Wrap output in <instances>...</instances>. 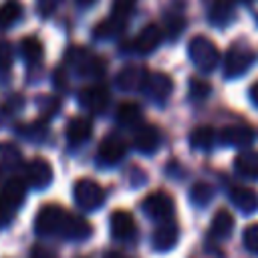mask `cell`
Masks as SVG:
<instances>
[{"label":"cell","instance_id":"33","mask_svg":"<svg viewBox=\"0 0 258 258\" xmlns=\"http://www.w3.org/2000/svg\"><path fill=\"white\" fill-rule=\"evenodd\" d=\"M12 69V46L0 40V79L8 77Z\"/></svg>","mask_w":258,"mask_h":258},{"label":"cell","instance_id":"30","mask_svg":"<svg viewBox=\"0 0 258 258\" xmlns=\"http://www.w3.org/2000/svg\"><path fill=\"white\" fill-rule=\"evenodd\" d=\"M212 198H214V187L206 181H198L189 189V202L198 208H206L212 202Z\"/></svg>","mask_w":258,"mask_h":258},{"label":"cell","instance_id":"34","mask_svg":"<svg viewBox=\"0 0 258 258\" xmlns=\"http://www.w3.org/2000/svg\"><path fill=\"white\" fill-rule=\"evenodd\" d=\"M244 246L250 254L258 256V224H252L244 230Z\"/></svg>","mask_w":258,"mask_h":258},{"label":"cell","instance_id":"9","mask_svg":"<svg viewBox=\"0 0 258 258\" xmlns=\"http://www.w3.org/2000/svg\"><path fill=\"white\" fill-rule=\"evenodd\" d=\"M147 75H149V71L143 64H127L117 73L115 85L125 93H135V91L143 89Z\"/></svg>","mask_w":258,"mask_h":258},{"label":"cell","instance_id":"19","mask_svg":"<svg viewBox=\"0 0 258 258\" xmlns=\"http://www.w3.org/2000/svg\"><path fill=\"white\" fill-rule=\"evenodd\" d=\"M22 167V153L14 143L0 141V175H12Z\"/></svg>","mask_w":258,"mask_h":258},{"label":"cell","instance_id":"12","mask_svg":"<svg viewBox=\"0 0 258 258\" xmlns=\"http://www.w3.org/2000/svg\"><path fill=\"white\" fill-rule=\"evenodd\" d=\"M163 40V30L157 26V24H147V26H143L139 32H137V36L133 38V42L129 44V48L133 50V52H137V54H151L157 46H159V42Z\"/></svg>","mask_w":258,"mask_h":258},{"label":"cell","instance_id":"21","mask_svg":"<svg viewBox=\"0 0 258 258\" xmlns=\"http://www.w3.org/2000/svg\"><path fill=\"white\" fill-rule=\"evenodd\" d=\"M91 133H93V125H91V121L87 117H75L67 125V141L73 147H79L85 141H89Z\"/></svg>","mask_w":258,"mask_h":258},{"label":"cell","instance_id":"35","mask_svg":"<svg viewBox=\"0 0 258 258\" xmlns=\"http://www.w3.org/2000/svg\"><path fill=\"white\" fill-rule=\"evenodd\" d=\"M210 93H212V87H210L206 81L191 79V83H189V97H191V99L202 101V99H206Z\"/></svg>","mask_w":258,"mask_h":258},{"label":"cell","instance_id":"6","mask_svg":"<svg viewBox=\"0 0 258 258\" xmlns=\"http://www.w3.org/2000/svg\"><path fill=\"white\" fill-rule=\"evenodd\" d=\"M77 101H79V105H81L85 111H89V113H93V115H101V113H105V111L109 109L111 97H109L107 87H103V85H93V87L81 89L79 95H77Z\"/></svg>","mask_w":258,"mask_h":258},{"label":"cell","instance_id":"36","mask_svg":"<svg viewBox=\"0 0 258 258\" xmlns=\"http://www.w3.org/2000/svg\"><path fill=\"white\" fill-rule=\"evenodd\" d=\"M20 133H22V135H26L28 139L38 141V139H44V137H46V125H44V123H40V121H36V123H30V125L22 127V131H20Z\"/></svg>","mask_w":258,"mask_h":258},{"label":"cell","instance_id":"1","mask_svg":"<svg viewBox=\"0 0 258 258\" xmlns=\"http://www.w3.org/2000/svg\"><path fill=\"white\" fill-rule=\"evenodd\" d=\"M64 62L79 77H85V79H99V77H103V73L107 69L105 60L99 54H95V52H91V50H87L83 46L69 48L67 54H64Z\"/></svg>","mask_w":258,"mask_h":258},{"label":"cell","instance_id":"17","mask_svg":"<svg viewBox=\"0 0 258 258\" xmlns=\"http://www.w3.org/2000/svg\"><path fill=\"white\" fill-rule=\"evenodd\" d=\"M91 232H93V228L85 218L69 214L64 220V226L60 230V238L71 240V242H81V240H87L91 236Z\"/></svg>","mask_w":258,"mask_h":258},{"label":"cell","instance_id":"2","mask_svg":"<svg viewBox=\"0 0 258 258\" xmlns=\"http://www.w3.org/2000/svg\"><path fill=\"white\" fill-rule=\"evenodd\" d=\"M187 56L202 73H212L220 62V52H218L216 44L206 36H194L189 40Z\"/></svg>","mask_w":258,"mask_h":258},{"label":"cell","instance_id":"25","mask_svg":"<svg viewBox=\"0 0 258 258\" xmlns=\"http://www.w3.org/2000/svg\"><path fill=\"white\" fill-rule=\"evenodd\" d=\"M0 196H2L14 210H18V208L22 206L24 198H26V181H24L22 177H10V179L4 183Z\"/></svg>","mask_w":258,"mask_h":258},{"label":"cell","instance_id":"5","mask_svg":"<svg viewBox=\"0 0 258 258\" xmlns=\"http://www.w3.org/2000/svg\"><path fill=\"white\" fill-rule=\"evenodd\" d=\"M141 210L147 218L165 222L173 216V198L167 191H151L141 202Z\"/></svg>","mask_w":258,"mask_h":258},{"label":"cell","instance_id":"37","mask_svg":"<svg viewBox=\"0 0 258 258\" xmlns=\"http://www.w3.org/2000/svg\"><path fill=\"white\" fill-rule=\"evenodd\" d=\"M14 208L0 196V228H6L10 222H12V218H14Z\"/></svg>","mask_w":258,"mask_h":258},{"label":"cell","instance_id":"15","mask_svg":"<svg viewBox=\"0 0 258 258\" xmlns=\"http://www.w3.org/2000/svg\"><path fill=\"white\" fill-rule=\"evenodd\" d=\"M177 240H179V230H177V226H175L173 222L165 220V222H161V226H157V228L153 230L151 246H153V250H157V252H167V250H171V248L177 244Z\"/></svg>","mask_w":258,"mask_h":258},{"label":"cell","instance_id":"7","mask_svg":"<svg viewBox=\"0 0 258 258\" xmlns=\"http://www.w3.org/2000/svg\"><path fill=\"white\" fill-rule=\"evenodd\" d=\"M171 91H173V83L171 77L165 73H149L141 89V93L155 105H163L171 95Z\"/></svg>","mask_w":258,"mask_h":258},{"label":"cell","instance_id":"13","mask_svg":"<svg viewBox=\"0 0 258 258\" xmlns=\"http://www.w3.org/2000/svg\"><path fill=\"white\" fill-rule=\"evenodd\" d=\"M109 226H111V236L119 242H129L135 238V232H137V226H135V220L129 212L125 210H117L111 214V220H109Z\"/></svg>","mask_w":258,"mask_h":258},{"label":"cell","instance_id":"22","mask_svg":"<svg viewBox=\"0 0 258 258\" xmlns=\"http://www.w3.org/2000/svg\"><path fill=\"white\" fill-rule=\"evenodd\" d=\"M230 202L244 214H252L258 210V194L250 187H242V185H236L230 189Z\"/></svg>","mask_w":258,"mask_h":258},{"label":"cell","instance_id":"29","mask_svg":"<svg viewBox=\"0 0 258 258\" xmlns=\"http://www.w3.org/2000/svg\"><path fill=\"white\" fill-rule=\"evenodd\" d=\"M20 54L28 64H34L42 58V44L34 36H26L20 40Z\"/></svg>","mask_w":258,"mask_h":258},{"label":"cell","instance_id":"41","mask_svg":"<svg viewBox=\"0 0 258 258\" xmlns=\"http://www.w3.org/2000/svg\"><path fill=\"white\" fill-rule=\"evenodd\" d=\"M97 0H77V4L79 6H83V8H87V6H91V4H95Z\"/></svg>","mask_w":258,"mask_h":258},{"label":"cell","instance_id":"28","mask_svg":"<svg viewBox=\"0 0 258 258\" xmlns=\"http://www.w3.org/2000/svg\"><path fill=\"white\" fill-rule=\"evenodd\" d=\"M125 26H127L125 22H121V20H117V18L109 16L107 20H103V22H99V24L95 26L93 34H95V38H101V40H109V38H113V36L121 34V32L125 30Z\"/></svg>","mask_w":258,"mask_h":258},{"label":"cell","instance_id":"10","mask_svg":"<svg viewBox=\"0 0 258 258\" xmlns=\"http://www.w3.org/2000/svg\"><path fill=\"white\" fill-rule=\"evenodd\" d=\"M127 153V143L119 135H107L97 149V159L101 165H117Z\"/></svg>","mask_w":258,"mask_h":258},{"label":"cell","instance_id":"14","mask_svg":"<svg viewBox=\"0 0 258 258\" xmlns=\"http://www.w3.org/2000/svg\"><path fill=\"white\" fill-rule=\"evenodd\" d=\"M218 139L230 147H244L256 141V131H252L250 127H242V125H228L218 133Z\"/></svg>","mask_w":258,"mask_h":258},{"label":"cell","instance_id":"18","mask_svg":"<svg viewBox=\"0 0 258 258\" xmlns=\"http://www.w3.org/2000/svg\"><path fill=\"white\" fill-rule=\"evenodd\" d=\"M133 147L139 153H153L159 147V131L153 125H139L133 135Z\"/></svg>","mask_w":258,"mask_h":258},{"label":"cell","instance_id":"40","mask_svg":"<svg viewBox=\"0 0 258 258\" xmlns=\"http://www.w3.org/2000/svg\"><path fill=\"white\" fill-rule=\"evenodd\" d=\"M248 95H250V101H252V105H254V107H258V83H254V85L250 87Z\"/></svg>","mask_w":258,"mask_h":258},{"label":"cell","instance_id":"31","mask_svg":"<svg viewBox=\"0 0 258 258\" xmlns=\"http://www.w3.org/2000/svg\"><path fill=\"white\" fill-rule=\"evenodd\" d=\"M22 16V6L16 0H8L0 6V26H10Z\"/></svg>","mask_w":258,"mask_h":258},{"label":"cell","instance_id":"23","mask_svg":"<svg viewBox=\"0 0 258 258\" xmlns=\"http://www.w3.org/2000/svg\"><path fill=\"white\" fill-rule=\"evenodd\" d=\"M234 169L246 179H258V151H242L234 159Z\"/></svg>","mask_w":258,"mask_h":258},{"label":"cell","instance_id":"20","mask_svg":"<svg viewBox=\"0 0 258 258\" xmlns=\"http://www.w3.org/2000/svg\"><path fill=\"white\" fill-rule=\"evenodd\" d=\"M236 18L234 0H214L208 10V20L214 26H228Z\"/></svg>","mask_w":258,"mask_h":258},{"label":"cell","instance_id":"32","mask_svg":"<svg viewBox=\"0 0 258 258\" xmlns=\"http://www.w3.org/2000/svg\"><path fill=\"white\" fill-rule=\"evenodd\" d=\"M133 10H135V0H113L111 16L127 24L129 22V16L133 14Z\"/></svg>","mask_w":258,"mask_h":258},{"label":"cell","instance_id":"24","mask_svg":"<svg viewBox=\"0 0 258 258\" xmlns=\"http://www.w3.org/2000/svg\"><path fill=\"white\" fill-rule=\"evenodd\" d=\"M234 230V218L228 210H218L212 218V226H210V236L214 240H228L232 236Z\"/></svg>","mask_w":258,"mask_h":258},{"label":"cell","instance_id":"42","mask_svg":"<svg viewBox=\"0 0 258 258\" xmlns=\"http://www.w3.org/2000/svg\"><path fill=\"white\" fill-rule=\"evenodd\" d=\"M105 258H125V256L119 252H109V254H105Z\"/></svg>","mask_w":258,"mask_h":258},{"label":"cell","instance_id":"16","mask_svg":"<svg viewBox=\"0 0 258 258\" xmlns=\"http://www.w3.org/2000/svg\"><path fill=\"white\" fill-rule=\"evenodd\" d=\"M185 28V16H183V0H173L171 6L165 12V32L167 38L173 42L181 36Z\"/></svg>","mask_w":258,"mask_h":258},{"label":"cell","instance_id":"27","mask_svg":"<svg viewBox=\"0 0 258 258\" xmlns=\"http://www.w3.org/2000/svg\"><path fill=\"white\" fill-rule=\"evenodd\" d=\"M216 139H218L216 131H214L212 127H208V125H202V127H198V129L191 131V135H189V145H191L194 149H200V151H210V149L214 147Z\"/></svg>","mask_w":258,"mask_h":258},{"label":"cell","instance_id":"4","mask_svg":"<svg viewBox=\"0 0 258 258\" xmlns=\"http://www.w3.org/2000/svg\"><path fill=\"white\" fill-rule=\"evenodd\" d=\"M73 198H75V204L85 210V212H93L97 208L103 206L105 202V189L93 181V179H79L73 187Z\"/></svg>","mask_w":258,"mask_h":258},{"label":"cell","instance_id":"39","mask_svg":"<svg viewBox=\"0 0 258 258\" xmlns=\"http://www.w3.org/2000/svg\"><path fill=\"white\" fill-rule=\"evenodd\" d=\"M32 258H54V254L48 252L46 248H34L32 250Z\"/></svg>","mask_w":258,"mask_h":258},{"label":"cell","instance_id":"26","mask_svg":"<svg viewBox=\"0 0 258 258\" xmlns=\"http://www.w3.org/2000/svg\"><path fill=\"white\" fill-rule=\"evenodd\" d=\"M141 107L137 103H121L117 107V123L127 129H135L141 125Z\"/></svg>","mask_w":258,"mask_h":258},{"label":"cell","instance_id":"11","mask_svg":"<svg viewBox=\"0 0 258 258\" xmlns=\"http://www.w3.org/2000/svg\"><path fill=\"white\" fill-rule=\"evenodd\" d=\"M24 175H26L24 181H26L30 187H34V189H44V187H48L50 181H52V167H50V163H48L46 159L36 157V159H32V161L26 163Z\"/></svg>","mask_w":258,"mask_h":258},{"label":"cell","instance_id":"43","mask_svg":"<svg viewBox=\"0 0 258 258\" xmlns=\"http://www.w3.org/2000/svg\"><path fill=\"white\" fill-rule=\"evenodd\" d=\"M236 2H244V4H250L252 0H236Z\"/></svg>","mask_w":258,"mask_h":258},{"label":"cell","instance_id":"8","mask_svg":"<svg viewBox=\"0 0 258 258\" xmlns=\"http://www.w3.org/2000/svg\"><path fill=\"white\" fill-rule=\"evenodd\" d=\"M256 60V54L246 48H230L226 58H224V77L226 79H236L244 75Z\"/></svg>","mask_w":258,"mask_h":258},{"label":"cell","instance_id":"3","mask_svg":"<svg viewBox=\"0 0 258 258\" xmlns=\"http://www.w3.org/2000/svg\"><path fill=\"white\" fill-rule=\"evenodd\" d=\"M69 212L62 210L60 206H54V204H48V206H42L34 218V232L38 236H60V230L64 226V220H67Z\"/></svg>","mask_w":258,"mask_h":258},{"label":"cell","instance_id":"38","mask_svg":"<svg viewBox=\"0 0 258 258\" xmlns=\"http://www.w3.org/2000/svg\"><path fill=\"white\" fill-rule=\"evenodd\" d=\"M62 0H36V10L40 16H50L58 6H60Z\"/></svg>","mask_w":258,"mask_h":258}]
</instances>
